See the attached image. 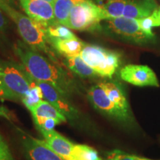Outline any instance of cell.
<instances>
[{"label": "cell", "mask_w": 160, "mask_h": 160, "mask_svg": "<svg viewBox=\"0 0 160 160\" xmlns=\"http://www.w3.org/2000/svg\"><path fill=\"white\" fill-rule=\"evenodd\" d=\"M14 51L22 65L35 80L51 84L68 98L79 94V88L74 78L60 64L30 48L25 42H18Z\"/></svg>", "instance_id": "obj_1"}, {"label": "cell", "mask_w": 160, "mask_h": 160, "mask_svg": "<svg viewBox=\"0 0 160 160\" xmlns=\"http://www.w3.org/2000/svg\"><path fill=\"white\" fill-rule=\"evenodd\" d=\"M88 98L100 113L123 125L134 123L127 96L122 86L114 82H101L90 88Z\"/></svg>", "instance_id": "obj_2"}, {"label": "cell", "mask_w": 160, "mask_h": 160, "mask_svg": "<svg viewBox=\"0 0 160 160\" xmlns=\"http://www.w3.org/2000/svg\"><path fill=\"white\" fill-rule=\"evenodd\" d=\"M37 85L25 67L11 60H0V87L4 100L22 102Z\"/></svg>", "instance_id": "obj_3"}, {"label": "cell", "mask_w": 160, "mask_h": 160, "mask_svg": "<svg viewBox=\"0 0 160 160\" xmlns=\"http://www.w3.org/2000/svg\"><path fill=\"white\" fill-rule=\"evenodd\" d=\"M5 14L16 24L20 37L30 48L46 57L56 63L59 64L55 51L51 48L48 38L42 25L34 21L14 8L8 7L4 10Z\"/></svg>", "instance_id": "obj_4"}, {"label": "cell", "mask_w": 160, "mask_h": 160, "mask_svg": "<svg viewBox=\"0 0 160 160\" xmlns=\"http://www.w3.org/2000/svg\"><path fill=\"white\" fill-rule=\"evenodd\" d=\"M101 29L115 39L137 45H148L155 42L141 29L137 19L125 17L114 18L102 22Z\"/></svg>", "instance_id": "obj_5"}, {"label": "cell", "mask_w": 160, "mask_h": 160, "mask_svg": "<svg viewBox=\"0 0 160 160\" xmlns=\"http://www.w3.org/2000/svg\"><path fill=\"white\" fill-rule=\"evenodd\" d=\"M80 56L84 62L101 77L111 78L121 63L119 53L95 45L86 44Z\"/></svg>", "instance_id": "obj_6"}, {"label": "cell", "mask_w": 160, "mask_h": 160, "mask_svg": "<svg viewBox=\"0 0 160 160\" xmlns=\"http://www.w3.org/2000/svg\"><path fill=\"white\" fill-rule=\"evenodd\" d=\"M103 13L95 2L85 0L73 8L66 27L78 31H94L101 29Z\"/></svg>", "instance_id": "obj_7"}, {"label": "cell", "mask_w": 160, "mask_h": 160, "mask_svg": "<svg viewBox=\"0 0 160 160\" xmlns=\"http://www.w3.org/2000/svg\"><path fill=\"white\" fill-rule=\"evenodd\" d=\"M35 80V79H34ZM42 93L43 99L55 107L62 114L65 116L71 123L81 124L82 114L79 110L69 101V98L60 93L54 86L45 82L35 80Z\"/></svg>", "instance_id": "obj_8"}, {"label": "cell", "mask_w": 160, "mask_h": 160, "mask_svg": "<svg viewBox=\"0 0 160 160\" xmlns=\"http://www.w3.org/2000/svg\"><path fill=\"white\" fill-rule=\"evenodd\" d=\"M21 143L28 160H65L43 140L36 139L22 130L17 128Z\"/></svg>", "instance_id": "obj_9"}, {"label": "cell", "mask_w": 160, "mask_h": 160, "mask_svg": "<svg viewBox=\"0 0 160 160\" xmlns=\"http://www.w3.org/2000/svg\"><path fill=\"white\" fill-rule=\"evenodd\" d=\"M119 77L126 82L136 86L159 87L157 76L148 66L127 65L120 70Z\"/></svg>", "instance_id": "obj_10"}, {"label": "cell", "mask_w": 160, "mask_h": 160, "mask_svg": "<svg viewBox=\"0 0 160 160\" xmlns=\"http://www.w3.org/2000/svg\"><path fill=\"white\" fill-rule=\"evenodd\" d=\"M19 2L27 16L44 28L58 24L52 3L43 0H19Z\"/></svg>", "instance_id": "obj_11"}, {"label": "cell", "mask_w": 160, "mask_h": 160, "mask_svg": "<svg viewBox=\"0 0 160 160\" xmlns=\"http://www.w3.org/2000/svg\"><path fill=\"white\" fill-rule=\"evenodd\" d=\"M45 141L50 147L65 160H76L73 156L75 144L66 139L55 130H46L41 127H37Z\"/></svg>", "instance_id": "obj_12"}, {"label": "cell", "mask_w": 160, "mask_h": 160, "mask_svg": "<svg viewBox=\"0 0 160 160\" xmlns=\"http://www.w3.org/2000/svg\"><path fill=\"white\" fill-rule=\"evenodd\" d=\"M158 8L154 0H127L122 17L139 19L148 17Z\"/></svg>", "instance_id": "obj_13"}, {"label": "cell", "mask_w": 160, "mask_h": 160, "mask_svg": "<svg viewBox=\"0 0 160 160\" xmlns=\"http://www.w3.org/2000/svg\"><path fill=\"white\" fill-rule=\"evenodd\" d=\"M29 111L33 117L36 127L42 126L46 119H51V118L59 120L62 123L68 121L65 116L62 114L48 102L44 99L32 107L31 109H29Z\"/></svg>", "instance_id": "obj_14"}, {"label": "cell", "mask_w": 160, "mask_h": 160, "mask_svg": "<svg viewBox=\"0 0 160 160\" xmlns=\"http://www.w3.org/2000/svg\"><path fill=\"white\" fill-rule=\"evenodd\" d=\"M49 43L57 53L64 57L80 55L86 44L79 38L68 39H50Z\"/></svg>", "instance_id": "obj_15"}, {"label": "cell", "mask_w": 160, "mask_h": 160, "mask_svg": "<svg viewBox=\"0 0 160 160\" xmlns=\"http://www.w3.org/2000/svg\"><path fill=\"white\" fill-rule=\"evenodd\" d=\"M63 62L70 71L82 78H94L99 77L96 72L82 59L81 56L64 57Z\"/></svg>", "instance_id": "obj_16"}, {"label": "cell", "mask_w": 160, "mask_h": 160, "mask_svg": "<svg viewBox=\"0 0 160 160\" xmlns=\"http://www.w3.org/2000/svg\"><path fill=\"white\" fill-rule=\"evenodd\" d=\"M127 0H96L95 3L101 9L104 20L122 17Z\"/></svg>", "instance_id": "obj_17"}, {"label": "cell", "mask_w": 160, "mask_h": 160, "mask_svg": "<svg viewBox=\"0 0 160 160\" xmlns=\"http://www.w3.org/2000/svg\"><path fill=\"white\" fill-rule=\"evenodd\" d=\"M85 0H54L52 3L55 19L58 24L67 26L68 22L73 8Z\"/></svg>", "instance_id": "obj_18"}, {"label": "cell", "mask_w": 160, "mask_h": 160, "mask_svg": "<svg viewBox=\"0 0 160 160\" xmlns=\"http://www.w3.org/2000/svg\"><path fill=\"white\" fill-rule=\"evenodd\" d=\"M45 33L48 40L50 39H77L78 38L74 33L71 31V29L65 25L57 24V25H50L44 28Z\"/></svg>", "instance_id": "obj_19"}, {"label": "cell", "mask_w": 160, "mask_h": 160, "mask_svg": "<svg viewBox=\"0 0 160 160\" xmlns=\"http://www.w3.org/2000/svg\"><path fill=\"white\" fill-rule=\"evenodd\" d=\"M73 156L76 160H105L100 157L94 148L86 145L75 144Z\"/></svg>", "instance_id": "obj_20"}, {"label": "cell", "mask_w": 160, "mask_h": 160, "mask_svg": "<svg viewBox=\"0 0 160 160\" xmlns=\"http://www.w3.org/2000/svg\"><path fill=\"white\" fill-rule=\"evenodd\" d=\"M137 21L141 29L145 32L146 34L150 36V37H155L154 33L152 32V28L160 26V23L154 13H153L148 17L137 19Z\"/></svg>", "instance_id": "obj_21"}, {"label": "cell", "mask_w": 160, "mask_h": 160, "mask_svg": "<svg viewBox=\"0 0 160 160\" xmlns=\"http://www.w3.org/2000/svg\"><path fill=\"white\" fill-rule=\"evenodd\" d=\"M105 160H153L146 158L139 157L134 155H131L125 152L114 150L107 153V157Z\"/></svg>", "instance_id": "obj_22"}, {"label": "cell", "mask_w": 160, "mask_h": 160, "mask_svg": "<svg viewBox=\"0 0 160 160\" xmlns=\"http://www.w3.org/2000/svg\"><path fill=\"white\" fill-rule=\"evenodd\" d=\"M0 160H15L8 145L0 135Z\"/></svg>", "instance_id": "obj_23"}, {"label": "cell", "mask_w": 160, "mask_h": 160, "mask_svg": "<svg viewBox=\"0 0 160 160\" xmlns=\"http://www.w3.org/2000/svg\"><path fill=\"white\" fill-rule=\"evenodd\" d=\"M5 13V12L0 8V37H4L8 29L9 21Z\"/></svg>", "instance_id": "obj_24"}, {"label": "cell", "mask_w": 160, "mask_h": 160, "mask_svg": "<svg viewBox=\"0 0 160 160\" xmlns=\"http://www.w3.org/2000/svg\"><path fill=\"white\" fill-rule=\"evenodd\" d=\"M16 4L14 0H0V8L4 11L8 7H12L16 8Z\"/></svg>", "instance_id": "obj_25"}, {"label": "cell", "mask_w": 160, "mask_h": 160, "mask_svg": "<svg viewBox=\"0 0 160 160\" xmlns=\"http://www.w3.org/2000/svg\"><path fill=\"white\" fill-rule=\"evenodd\" d=\"M153 13H155L156 17H157V19L159 20V23H160V6H159V7H158L155 10Z\"/></svg>", "instance_id": "obj_26"}, {"label": "cell", "mask_w": 160, "mask_h": 160, "mask_svg": "<svg viewBox=\"0 0 160 160\" xmlns=\"http://www.w3.org/2000/svg\"><path fill=\"white\" fill-rule=\"evenodd\" d=\"M0 99L4 100V96H3V92L2 91L1 87H0Z\"/></svg>", "instance_id": "obj_27"}, {"label": "cell", "mask_w": 160, "mask_h": 160, "mask_svg": "<svg viewBox=\"0 0 160 160\" xmlns=\"http://www.w3.org/2000/svg\"><path fill=\"white\" fill-rule=\"evenodd\" d=\"M43 1L48 2H50V3H53V1H54V0H43Z\"/></svg>", "instance_id": "obj_28"}]
</instances>
